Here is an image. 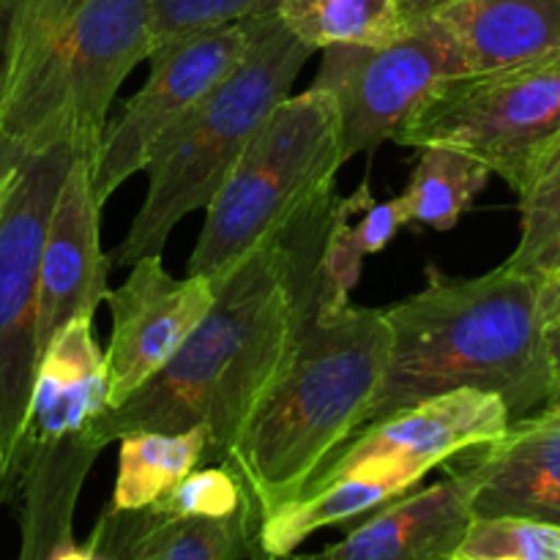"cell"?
<instances>
[{"label":"cell","mask_w":560,"mask_h":560,"mask_svg":"<svg viewBox=\"0 0 560 560\" xmlns=\"http://www.w3.org/2000/svg\"><path fill=\"white\" fill-rule=\"evenodd\" d=\"M206 459V432H142L120 438L113 509L135 512L162 501Z\"/></svg>","instance_id":"cell-19"},{"label":"cell","mask_w":560,"mask_h":560,"mask_svg":"<svg viewBox=\"0 0 560 560\" xmlns=\"http://www.w3.org/2000/svg\"><path fill=\"white\" fill-rule=\"evenodd\" d=\"M25 3L27 0H0V25H3V22H9L11 16H14Z\"/></svg>","instance_id":"cell-31"},{"label":"cell","mask_w":560,"mask_h":560,"mask_svg":"<svg viewBox=\"0 0 560 560\" xmlns=\"http://www.w3.org/2000/svg\"><path fill=\"white\" fill-rule=\"evenodd\" d=\"M383 317L386 370L364 424L459 388L498 394L512 421L552 408L539 279L506 262L474 279L430 268L424 290L386 306Z\"/></svg>","instance_id":"cell-3"},{"label":"cell","mask_w":560,"mask_h":560,"mask_svg":"<svg viewBox=\"0 0 560 560\" xmlns=\"http://www.w3.org/2000/svg\"><path fill=\"white\" fill-rule=\"evenodd\" d=\"M399 9H402L405 20L408 22H419V20H427V16H432L435 11H441L443 5H448L452 0H397Z\"/></svg>","instance_id":"cell-29"},{"label":"cell","mask_w":560,"mask_h":560,"mask_svg":"<svg viewBox=\"0 0 560 560\" xmlns=\"http://www.w3.org/2000/svg\"><path fill=\"white\" fill-rule=\"evenodd\" d=\"M547 345H550L552 377H556V392H552V405H560V326L547 331Z\"/></svg>","instance_id":"cell-30"},{"label":"cell","mask_w":560,"mask_h":560,"mask_svg":"<svg viewBox=\"0 0 560 560\" xmlns=\"http://www.w3.org/2000/svg\"><path fill=\"white\" fill-rule=\"evenodd\" d=\"M213 306L173 359L88 427L93 446L142 432H206L202 465H222L282 361L295 320V266L279 233L213 282Z\"/></svg>","instance_id":"cell-2"},{"label":"cell","mask_w":560,"mask_h":560,"mask_svg":"<svg viewBox=\"0 0 560 560\" xmlns=\"http://www.w3.org/2000/svg\"><path fill=\"white\" fill-rule=\"evenodd\" d=\"M260 20L262 16L230 22L153 47L148 55L151 71L145 85L120 104L115 118H107L93 153L91 184L102 206L124 180L145 167L159 140L175 124H180L244 58L255 42Z\"/></svg>","instance_id":"cell-9"},{"label":"cell","mask_w":560,"mask_h":560,"mask_svg":"<svg viewBox=\"0 0 560 560\" xmlns=\"http://www.w3.org/2000/svg\"><path fill=\"white\" fill-rule=\"evenodd\" d=\"M470 520L468 485L448 474L383 503L337 545L293 560H452Z\"/></svg>","instance_id":"cell-15"},{"label":"cell","mask_w":560,"mask_h":560,"mask_svg":"<svg viewBox=\"0 0 560 560\" xmlns=\"http://www.w3.org/2000/svg\"><path fill=\"white\" fill-rule=\"evenodd\" d=\"M153 52L148 0H27L0 25V178L52 148L91 156Z\"/></svg>","instance_id":"cell-4"},{"label":"cell","mask_w":560,"mask_h":560,"mask_svg":"<svg viewBox=\"0 0 560 560\" xmlns=\"http://www.w3.org/2000/svg\"><path fill=\"white\" fill-rule=\"evenodd\" d=\"M11 178H14V170H11V173H5L3 178H0V211H3V206H5V197H9V189H11Z\"/></svg>","instance_id":"cell-32"},{"label":"cell","mask_w":560,"mask_h":560,"mask_svg":"<svg viewBox=\"0 0 560 560\" xmlns=\"http://www.w3.org/2000/svg\"><path fill=\"white\" fill-rule=\"evenodd\" d=\"M3 468H5V465H3V457H0V481H3Z\"/></svg>","instance_id":"cell-33"},{"label":"cell","mask_w":560,"mask_h":560,"mask_svg":"<svg viewBox=\"0 0 560 560\" xmlns=\"http://www.w3.org/2000/svg\"><path fill=\"white\" fill-rule=\"evenodd\" d=\"M80 153L52 148L14 167L0 211V457L9 465L27 410L38 353V266L44 238L71 159ZM5 470V468H3Z\"/></svg>","instance_id":"cell-8"},{"label":"cell","mask_w":560,"mask_h":560,"mask_svg":"<svg viewBox=\"0 0 560 560\" xmlns=\"http://www.w3.org/2000/svg\"><path fill=\"white\" fill-rule=\"evenodd\" d=\"M120 512V509H118ZM135 560H257V520L252 503L228 517H167L153 506L120 512Z\"/></svg>","instance_id":"cell-18"},{"label":"cell","mask_w":560,"mask_h":560,"mask_svg":"<svg viewBox=\"0 0 560 560\" xmlns=\"http://www.w3.org/2000/svg\"><path fill=\"white\" fill-rule=\"evenodd\" d=\"M452 560H560V525L525 517H474Z\"/></svg>","instance_id":"cell-23"},{"label":"cell","mask_w":560,"mask_h":560,"mask_svg":"<svg viewBox=\"0 0 560 560\" xmlns=\"http://www.w3.org/2000/svg\"><path fill=\"white\" fill-rule=\"evenodd\" d=\"M454 77H468L463 58L443 27L427 16L381 47H326L315 88L337 102L348 162L397 135L421 102Z\"/></svg>","instance_id":"cell-10"},{"label":"cell","mask_w":560,"mask_h":560,"mask_svg":"<svg viewBox=\"0 0 560 560\" xmlns=\"http://www.w3.org/2000/svg\"><path fill=\"white\" fill-rule=\"evenodd\" d=\"M246 498L244 485L228 465H200L178 481L162 501L151 503L167 517H228L238 512Z\"/></svg>","instance_id":"cell-25"},{"label":"cell","mask_w":560,"mask_h":560,"mask_svg":"<svg viewBox=\"0 0 560 560\" xmlns=\"http://www.w3.org/2000/svg\"><path fill=\"white\" fill-rule=\"evenodd\" d=\"M213 284L189 273L175 279L164 268L162 255L142 257L131 266L120 288L107 290L113 312V337L104 353L107 366V408L126 402L145 381H151L197 323L213 306Z\"/></svg>","instance_id":"cell-12"},{"label":"cell","mask_w":560,"mask_h":560,"mask_svg":"<svg viewBox=\"0 0 560 560\" xmlns=\"http://www.w3.org/2000/svg\"><path fill=\"white\" fill-rule=\"evenodd\" d=\"M410 222V211L405 197H394V200L375 202L370 200L361 208V219L353 224L355 244L364 255H377V252L386 249L394 238H397L399 230Z\"/></svg>","instance_id":"cell-26"},{"label":"cell","mask_w":560,"mask_h":560,"mask_svg":"<svg viewBox=\"0 0 560 560\" xmlns=\"http://www.w3.org/2000/svg\"><path fill=\"white\" fill-rule=\"evenodd\" d=\"M490 180V170L474 156L452 148H421L413 178L402 191L410 222L432 230L457 228Z\"/></svg>","instance_id":"cell-21"},{"label":"cell","mask_w":560,"mask_h":560,"mask_svg":"<svg viewBox=\"0 0 560 560\" xmlns=\"http://www.w3.org/2000/svg\"><path fill=\"white\" fill-rule=\"evenodd\" d=\"M509 424L512 416L498 394L459 388L427 399L413 408L381 416L353 432L315 470L299 495L320 490L355 470H410L424 479L454 454L498 441Z\"/></svg>","instance_id":"cell-11"},{"label":"cell","mask_w":560,"mask_h":560,"mask_svg":"<svg viewBox=\"0 0 560 560\" xmlns=\"http://www.w3.org/2000/svg\"><path fill=\"white\" fill-rule=\"evenodd\" d=\"M430 20L468 77L560 63V0H452Z\"/></svg>","instance_id":"cell-16"},{"label":"cell","mask_w":560,"mask_h":560,"mask_svg":"<svg viewBox=\"0 0 560 560\" xmlns=\"http://www.w3.org/2000/svg\"><path fill=\"white\" fill-rule=\"evenodd\" d=\"M91 156H74L60 184L38 266V353L71 320L91 317L107 295L109 262L102 252V202L93 195Z\"/></svg>","instance_id":"cell-14"},{"label":"cell","mask_w":560,"mask_h":560,"mask_svg":"<svg viewBox=\"0 0 560 560\" xmlns=\"http://www.w3.org/2000/svg\"><path fill=\"white\" fill-rule=\"evenodd\" d=\"M470 490L474 517H525L560 525V405L509 424L498 441L443 463Z\"/></svg>","instance_id":"cell-13"},{"label":"cell","mask_w":560,"mask_h":560,"mask_svg":"<svg viewBox=\"0 0 560 560\" xmlns=\"http://www.w3.org/2000/svg\"><path fill=\"white\" fill-rule=\"evenodd\" d=\"M334 202L337 195L284 230L295 266L293 331L222 463L241 479L257 520L293 501L315 470L364 427L386 370L383 310L353 306L323 282L320 252Z\"/></svg>","instance_id":"cell-1"},{"label":"cell","mask_w":560,"mask_h":560,"mask_svg":"<svg viewBox=\"0 0 560 560\" xmlns=\"http://www.w3.org/2000/svg\"><path fill=\"white\" fill-rule=\"evenodd\" d=\"M345 164L342 131L331 93L312 85L273 107L222 189L206 208L186 271L219 282L334 195Z\"/></svg>","instance_id":"cell-6"},{"label":"cell","mask_w":560,"mask_h":560,"mask_svg":"<svg viewBox=\"0 0 560 560\" xmlns=\"http://www.w3.org/2000/svg\"><path fill=\"white\" fill-rule=\"evenodd\" d=\"M421 481L410 470H355L331 485L293 498L273 509L257 525L260 560H284L315 530L348 523L405 495Z\"/></svg>","instance_id":"cell-17"},{"label":"cell","mask_w":560,"mask_h":560,"mask_svg":"<svg viewBox=\"0 0 560 560\" xmlns=\"http://www.w3.org/2000/svg\"><path fill=\"white\" fill-rule=\"evenodd\" d=\"M560 137V63L441 82L392 137L410 148H452L523 191Z\"/></svg>","instance_id":"cell-7"},{"label":"cell","mask_w":560,"mask_h":560,"mask_svg":"<svg viewBox=\"0 0 560 560\" xmlns=\"http://www.w3.org/2000/svg\"><path fill=\"white\" fill-rule=\"evenodd\" d=\"M312 52L277 14L262 16L244 58L151 151L142 167L145 200L124 238L107 252L109 268H131L142 257L162 255L170 233L189 213L206 211L252 137L290 96Z\"/></svg>","instance_id":"cell-5"},{"label":"cell","mask_w":560,"mask_h":560,"mask_svg":"<svg viewBox=\"0 0 560 560\" xmlns=\"http://www.w3.org/2000/svg\"><path fill=\"white\" fill-rule=\"evenodd\" d=\"M91 536L109 552L113 560H135L129 552V545H126L124 520H120L118 509L109 506L107 512L102 514V520H98V525L93 528Z\"/></svg>","instance_id":"cell-27"},{"label":"cell","mask_w":560,"mask_h":560,"mask_svg":"<svg viewBox=\"0 0 560 560\" xmlns=\"http://www.w3.org/2000/svg\"><path fill=\"white\" fill-rule=\"evenodd\" d=\"M506 266L539 282L560 268V137L520 191V241Z\"/></svg>","instance_id":"cell-22"},{"label":"cell","mask_w":560,"mask_h":560,"mask_svg":"<svg viewBox=\"0 0 560 560\" xmlns=\"http://www.w3.org/2000/svg\"><path fill=\"white\" fill-rule=\"evenodd\" d=\"M277 16L312 49L381 47L410 27L397 0H282Z\"/></svg>","instance_id":"cell-20"},{"label":"cell","mask_w":560,"mask_h":560,"mask_svg":"<svg viewBox=\"0 0 560 560\" xmlns=\"http://www.w3.org/2000/svg\"><path fill=\"white\" fill-rule=\"evenodd\" d=\"M282 0H148L153 47L170 38L277 14Z\"/></svg>","instance_id":"cell-24"},{"label":"cell","mask_w":560,"mask_h":560,"mask_svg":"<svg viewBox=\"0 0 560 560\" xmlns=\"http://www.w3.org/2000/svg\"><path fill=\"white\" fill-rule=\"evenodd\" d=\"M541 320L547 331L560 326V268L541 282Z\"/></svg>","instance_id":"cell-28"}]
</instances>
